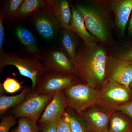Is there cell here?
<instances>
[{
	"mask_svg": "<svg viewBox=\"0 0 132 132\" xmlns=\"http://www.w3.org/2000/svg\"><path fill=\"white\" fill-rule=\"evenodd\" d=\"M108 59L104 49L95 46L77 53L75 66L77 75L85 84L99 90L107 77Z\"/></svg>",
	"mask_w": 132,
	"mask_h": 132,
	"instance_id": "6da1fadb",
	"label": "cell"
},
{
	"mask_svg": "<svg viewBox=\"0 0 132 132\" xmlns=\"http://www.w3.org/2000/svg\"><path fill=\"white\" fill-rule=\"evenodd\" d=\"M9 65L15 67L21 75L31 80L32 91L35 90L42 76L46 71L39 59L34 57L23 58L14 53L4 51L0 54V73H2L5 67Z\"/></svg>",
	"mask_w": 132,
	"mask_h": 132,
	"instance_id": "7a4b0ae2",
	"label": "cell"
},
{
	"mask_svg": "<svg viewBox=\"0 0 132 132\" xmlns=\"http://www.w3.org/2000/svg\"><path fill=\"white\" fill-rule=\"evenodd\" d=\"M132 100V91L129 87L107 77L98 90L97 106L112 113L118 107Z\"/></svg>",
	"mask_w": 132,
	"mask_h": 132,
	"instance_id": "3957f363",
	"label": "cell"
},
{
	"mask_svg": "<svg viewBox=\"0 0 132 132\" xmlns=\"http://www.w3.org/2000/svg\"><path fill=\"white\" fill-rule=\"evenodd\" d=\"M68 107L78 114L97 105L98 90L85 83H77L63 90Z\"/></svg>",
	"mask_w": 132,
	"mask_h": 132,
	"instance_id": "277c9868",
	"label": "cell"
},
{
	"mask_svg": "<svg viewBox=\"0 0 132 132\" xmlns=\"http://www.w3.org/2000/svg\"><path fill=\"white\" fill-rule=\"evenodd\" d=\"M54 95L38 94L32 91L24 101L10 109L7 113L17 119L27 118L38 123L45 108L52 100Z\"/></svg>",
	"mask_w": 132,
	"mask_h": 132,
	"instance_id": "5b68a950",
	"label": "cell"
},
{
	"mask_svg": "<svg viewBox=\"0 0 132 132\" xmlns=\"http://www.w3.org/2000/svg\"><path fill=\"white\" fill-rule=\"evenodd\" d=\"M75 76L46 71L32 92L38 94H55L72 85L79 83L78 79Z\"/></svg>",
	"mask_w": 132,
	"mask_h": 132,
	"instance_id": "8992f818",
	"label": "cell"
},
{
	"mask_svg": "<svg viewBox=\"0 0 132 132\" xmlns=\"http://www.w3.org/2000/svg\"><path fill=\"white\" fill-rule=\"evenodd\" d=\"M40 60L46 71L77 75L74 64L62 50H50L41 54Z\"/></svg>",
	"mask_w": 132,
	"mask_h": 132,
	"instance_id": "52a82bcc",
	"label": "cell"
},
{
	"mask_svg": "<svg viewBox=\"0 0 132 132\" xmlns=\"http://www.w3.org/2000/svg\"><path fill=\"white\" fill-rule=\"evenodd\" d=\"M82 14L86 28L91 34L102 41H105L108 36L104 17L95 8L81 5L76 6Z\"/></svg>",
	"mask_w": 132,
	"mask_h": 132,
	"instance_id": "ba28073f",
	"label": "cell"
},
{
	"mask_svg": "<svg viewBox=\"0 0 132 132\" xmlns=\"http://www.w3.org/2000/svg\"><path fill=\"white\" fill-rule=\"evenodd\" d=\"M111 114L95 106L79 115L90 132H108Z\"/></svg>",
	"mask_w": 132,
	"mask_h": 132,
	"instance_id": "9c48e42d",
	"label": "cell"
},
{
	"mask_svg": "<svg viewBox=\"0 0 132 132\" xmlns=\"http://www.w3.org/2000/svg\"><path fill=\"white\" fill-rule=\"evenodd\" d=\"M34 19L35 26L38 33L48 39L53 38L61 26L51 9L36 13Z\"/></svg>",
	"mask_w": 132,
	"mask_h": 132,
	"instance_id": "30bf717a",
	"label": "cell"
},
{
	"mask_svg": "<svg viewBox=\"0 0 132 132\" xmlns=\"http://www.w3.org/2000/svg\"><path fill=\"white\" fill-rule=\"evenodd\" d=\"M108 63L106 66L107 77L129 87L132 81V64L118 58L110 59Z\"/></svg>",
	"mask_w": 132,
	"mask_h": 132,
	"instance_id": "8fae6325",
	"label": "cell"
},
{
	"mask_svg": "<svg viewBox=\"0 0 132 132\" xmlns=\"http://www.w3.org/2000/svg\"><path fill=\"white\" fill-rule=\"evenodd\" d=\"M68 107L63 91L55 94L43 113L38 121V125L40 126L51 121L60 120Z\"/></svg>",
	"mask_w": 132,
	"mask_h": 132,
	"instance_id": "7c38bea8",
	"label": "cell"
},
{
	"mask_svg": "<svg viewBox=\"0 0 132 132\" xmlns=\"http://www.w3.org/2000/svg\"><path fill=\"white\" fill-rule=\"evenodd\" d=\"M71 9L72 15L69 30L77 34L83 40L87 47L94 46L95 40L88 31L82 14L76 7L72 5Z\"/></svg>",
	"mask_w": 132,
	"mask_h": 132,
	"instance_id": "4fadbf2b",
	"label": "cell"
},
{
	"mask_svg": "<svg viewBox=\"0 0 132 132\" xmlns=\"http://www.w3.org/2000/svg\"><path fill=\"white\" fill-rule=\"evenodd\" d=\"M111 8L115 14L117 27L122 33L125 32L132 10V0L113 1Z\"/></svg>",
	"mask_w": 132,
	"mask_h": 132,
	"instance_id": "5bb4252c",
	"label": "cell"
},
{
	"mask_svg": "<svg viewBox=\"0 0 132 132\" xmlns=\"http://www.w3.org/2000/svg\"><path fill=\"white\" fill-rule=\"evenodd\" d=\"M32 92L31 88L24 87L19 94L8 96L0 86V116L6 114L8 111L24 101Z\"/></svg>",
	"mask_w": 132,
	"mask_h": 132,
	"instance_id": "9a60e30c",
	"label": "cell"
},
{
	"mask_svg": "<svg viewBox=\"0 0 132 132\" xmlns=\"http://www.w3.org/2000/svg\"><path fill=\"white\" fill-rule=\"evenodd\" d=\"M50 9L63 29L69 30L72 13L68 2L51 0Z\"/></svg>",
	"mask_w": 132,
	"mask_h": 132,
	"instance_id": "2e32d148",
	"label": "cell"
},
{
	"mask_svg": "<svg viewBox=\"0 0 132 132\" xmlns=\"http://www.w3.org/2000/svg\"><path fill=\"white\" fill-rule=\"evenodd\" d=\"M51 0H24L19 8L16 20L26 18L44 10L50 9Z\"/></svg>",
	"mask_w": 132,
	"mask_h": 132,
	"instance_id": "e0dca14e",
	"label": "cell"
},
{
	"mask_svg": "<svg viewBox=\"0 0 132 132\" xmlns=\"http://www.w3.org/2000/svg\"><path fill=\"white\" fill-rule=\"evenodd\" d=\"M16 37L34 58L40 60V55L35 38L32 33L27 28L18 26L15 29Z\"/></svg>",
	"mask_w": 132,
	"mask_h": 132,
	"instance_id": "ac0fdd59",
	"label": "cell"
},
{
	"mask_svg": "<svg viewBox=\"0 0 132 132\" xmlns=\"http://www.w3.org/2000/svg\"><path fill=\"white\" fill-rule=\"evenodd\" d=\"M108 132H132V119L119 111L112 113Z\"/></svg>",
	"mask_w": 132,
	"mask_h": 132,
	"instance_id": "d6986e66",
	"label": "cell"
},
{
	"mask_svg": "<svg viewBox=\"0 0 132 132\" xmlns=\"http://www.w3.org/2000/svg\"><path fill=\"white\" fill-rule=\"evenodd\" d=\"M60 40L64 52L67 55L75 65L77 53L75 39L72 31L62 29L61 31Z\"/></svg>",
	"mask_w": 132,
	"mask_h": 132,
	"instance_id": "ffe728a7",
	"label": "cell"
},
{
	"mask_svg": "<svg viewBox=\"0 0 132 132\" xmlns=\"http://www.w3.org/2000/svg\"><path fill=\"white\" fill-rule=\"evenodd\" d=\"M63 116L68 123L71 132H90L82 118L69 107Z\"/></svg>",
	"mask_w": 132,
	"mask_h": 132,
	"instance_id": "44dd1931",
	"label": "cell"
},
{
	"mask_svg": "<svg viewBox=\"0 0 132 132\" xmlns=\"http://www.w3.org/2000/svg\"><path fill=\"white\" fill-rule=\"evenodd\" d=\"M37 123L28 118H18L16 126L10 132H40V127Z\"/></svg>",
	"mask_w": 132,
	"mask_h": 132,
	"instance_id": "7402d4cb",
	"label": "cell"
},
{
	"mask_svg": "<svg viewBox=\"0 0 132 132\" xmlns=\"http://www.w3.org/2000/svg\"><path fill=\"white\" fill-rule=\"evenodd\" d=\"M23 0H9L1 8L4 19L11 21L16 20V15Z\"/></svg>",
	"mask_w": 132,
	"mask_h": 132,
	"instance_id": "603a6c76",
	"label": "cell"
},
{
	"mask_svg": "<svg viewBox=\"0 0 132 132\" xmlns=\"http://www.w3.org/2000/svg\"><path fill=\"white\" fill-rule=\"evenodd\" d=\"M0 86L6 93L10 94L14 93L24 87L22 86L21 82L15 78L11 77H7L2 84L1 83Z\"/></svg>",
	"mask_w": 132,
	"mask_h": 132,
	"instance_id": "cb8c5ba5",
	"label": "cell"
},
{
	"mask_svg": "<svg viewBox=\"0 0 132 132\" xmlns=\"http://www.w3.org/2000/svg\"><path fill=\"white\" fill-rule=\"evenodd\" d=\"M17 118L9 114L2 117L0 122V132H9L10 128L17 123Z\"/></svg>",
	"mask_w": 132,
	"mask_h": 132,
	"instance_id": "d4e9b609",
	"label": "cell"
},
{
	"mask_svg": "<svg viewBox=\"0 0 132 132\" xmlns=\"http://www.w3.org/2000/svg\"><path fill=\"white\" fill-rule=\"evenodd\" d=\"M58 121H51L39 126L40 132H58Z\"/></svg>",
	"mask_w": 132,
	"mask_h": 132,
	"instance_id": "484cf974",
	"label": "cell"
},
{
	"mask_svg": "<svg viewBox=\"0 0 132 132\" xmlns=\"http://www.w3.org/2000/svg\"><path fill=\"white\" fill-rule=\"evenodd\" d=\"M116 111L125 114L132 119V100L120 105L118 107Z\"/></svg>",
	"mask_w": 132,
	"mask_h": 132,
	"instance_id": "4316f807",
	"label": "cell"
},
{
	"mask_svg": "<svg viewBox=\"0 0 132 132\" xmlns=\"http://www.w3.org/2000/svg\"><path fill=\"white\" fill-rule=\"evenodd\" d=\"M4 19V15L2 11L0 12V54L4 52L3 49V44L5 38V28L3 26V20Z\"/></svg>",
	"mask_w": 132,
	"mask_h": 132,
	"instance_id": "83f0119b",
	"label": "cell"
},
{
	"mask_svg": "<svg viewBox=\"0 0 132 132\" xmlns=\"http://www.w3.org/2000/svg\"><path fill=\"white\" fill-rule=\"evenodd\" d=\"M58 132H71L68 123L64 116L58 122Z\"/></svg>",
	"mask_w": 132,
	"mask_h": 132,
	"instance_id": "f1b7e54d",
	"label": "cell"
},
{
	"mask_svg": "<svg viewBox=\"0 0 132 132\" xmlns=\"http://www.w3.org/2000/svg\"><path fill=\"white\" fill-rule=\"evenodd\" d=\"M118 58L126 61L132 60V45L127 48L121 53Z\"/></svg>",
	"mask_w": 132,
	"mask_h": 132,
	"instance_id": "f546056e",
	"label": "cell"
},
{
	"mask_svg": "<svg viewBox=\"0 0 132 132\" xmlns=\"http://www.w3.org/2000/svg\"><path fill=\"white\" fill-rule=\"evenodd\" d=\"M128 31L130 34H132V14L131 18H130V21H129Z\"/></svg>",
	"mask_w": 132,
	"mask_h": 132,
	"instance_id": "4dcf8cb0",
	"label": "cell"
},
{
	"mask_svg": "<svg viewBox=\"0 0 132 132\" xmlns=\"http://www.w3.org/2000/svg\"><path fill=\"white\" fill-rule=\"evenodd\" d=\"M129 87L130 88L131 90L132 91V81L131 83H130V85H129Z\"/></svg>",
	"mask_w": 132,
	"mask_h": 132,
	"instance_id": "1f68e13d",
	"label": "cell"
},
{
	"mask_svg": "<svg viewBox=\"0 0 132 132\" xmlns=\"http://www.w3.org/2000/svg\"><path fill=\"white\" fill-rule=\"evenodd\" d=\"M129 62H130V63H131V64H132V60L131 61H130Z\"/></svg>",
	"mask_w": 132,
	"mask_h": 132,
	"instance_id": "d6a6232c",
	"label": "cell"
}]
</instances>
